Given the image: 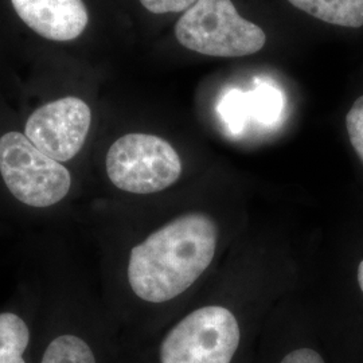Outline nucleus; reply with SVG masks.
Returning <instances> with one entry per match:
<instances>
[{
    "label": "nucleus",
    "instance_id": "1",
    "mask_svg": "<svg viewBox=\"0 0 363 363\" xmlns=\"http://www.w3.org/2000/svg\"><path fill=\"white\" fill-rule=\"evenodd\" d=\"M218 230L206 214L190 213L171 220L132 249L128 280L145 301L179 296L202 276L217 249Z\"/></svg>",
    "mask_w": 363,
    "mask_h": 363
},
{
    "label": "nucleus",
    "instance_id": "2",
    "mask_svg": "<svg viewBox=\"0 0 363 363\" xmlns=\"http://www.w3.org/2000/svg\"><path fill=\"white\" fill-rule=\"evenodd\" d=\"M175 37L186 49L210 57H245L267 43L264 30L242 18L232 0H198L175 25Z\"/></svg>",
    "mask_w": 363,
    "mask_h": 363
},
{
    "label": "nucleus",
    "instance_id": "3",
    "mask_svg": "<svg viewBox=\"0 0 363 363\" xmlns=\"http://www.w3.org/2000/svg\"><path fill=\"white\" fill-rule=\"evenodd\" d=\"M0 174L10 193L33 208L58 203L72 186L70 172L64 164L15 130L0 138Z\"/></svg>",
    "mask_w": 363,
    "mask_h": 363
},
{
    "label": "nucleus",
    "instance_id": "4",
    "mask_svg": "<svg viewBox=\"0 0 363 363\" xmlns=\"http://www.w3.org/2000/svg\"><path fill=\"white\" fill-rule=\"evenodd\" d=\"M106 172L117 189L132 194L159 193L179 179L182 160L162 138L128 133L111 145Z\"/></svg>",
    "mask_w": 363,
    "mask_h": 363
},
{
    "label": "nucleus",
    "instance_id": "5",
    "mask_svg": "<svg viewBox=\"0 0 363 363\" xmlns=\"http://www.w3.org/2000/svg\"><path fill=\"white\" fill-rule=\"evenodd\" d=\"M241 340L232 312L220 306L189 313L162 342L160 363H232Z\"/></svg>",
    "mask_w": 363,
    "mask_h": 363
},
{
    "label": "nucleus",
    "instance_id": "6",
    "mask_svg": "<svg viewBox=\"0 0 363 363\" xmlns=\"http://www.w3.org/2000/svg\"><path fill=\"white\" fill-rule=\"evenodd\" d=\"M91 108L78 97H64L38 108L27 120L25 135L39 151L67 162L81 151L91 128Z\"/></svg>",
    "mask_w": 363,
    "mask_h": 363
},
{
    "label": "nucleus",
    "instance_id": "7",
    "mask_svg": "<svg viewBox=\"0 0 363 363\" xmlns=\"http://www.w3.org/2000/svg\"><path fill=\"white\" fill-rule=\"evenodd\" d=\"M18 16L43 38L66 42L78 38L89 16L82 0H11Z\"/></svg>",
    "mask_w": 363,
    "mask_h": 363
},
{
    "label": "nucleus",
    "instance_id": "8",
    "mask_svg": "<svg viewBox=\"0 0 363 363\" xmlns=\"http://www.w3.org/2000/svg\"><path fill=\"white\" fill-rule=\"evenodd\" d=\"M298 10L335 26H363V0H288Z\"/></svg>",
    "mask_w": 363,
    "mask_h": 363
},
{
    "label": "nucleus",
    "instance_id": "9",
    "mask_svg": "<svg viewBox=\"0 0 363 363\" xmlns=\"http://www.w3.org/2000/svg\"><path fill=\"white\" fill-rule=\"evenodd\" d=\"M30 331L23 319L11 312L0 313V363H26L23 352Z\"/></svg>",
    "mask_w": 363,
    "mask_h": 363
},
{
    "label": "nucleus",
    "instance_id": "10",
    "mask_svg": "<svg viewBox=\"0 0 363 363\" xmlns=\"http://www.w3.org/2000/svg\"><path fill=\"white\" fill-rule=\"evenodd\" d=\"M40 363H96V358L81 337L61 335L48 346Z\"/></svg>",
    "mask_w": 363,
    "mask_h": 363
},
{
    "label": "nucleus",
    "instance_id": "11",
    "mask_svg": "<svg viewBox=\"0 0 363 363\" xmlns=\"http://www.w3.org/2000/svg\"><path fill=\"white\" fill-rule=\"evenodd\" d=\"M351 145L363 162V96L357 99L346 116Z\"/></svg>",
    "mask_w": 363,
    "mask_h": 363
},
{
    "label": "nucleus",
    "instance_id": "12",
    "mask_svg": "<svg viewBox=\"0 0 363 363\" xmlns=\"http://www.w3.org/2000/svg\"><path fill=\"white\" fill-rule=\"evenodd\" d=\"M196 1L198 0H140L144 7L152 13L187 11Z\"/></svg>",
    "mask_w": 363,
    "mask_h": 363
},
{
    "label": "nucleus",
    "instance_id": "13",
    "mask_svg": "<svg viewBox=\"0 0 363 363\" xmlns=\"http://www.w3.org/2000/svg\"><path fill=\"white\" fill-rule=\"evenodd\" d=\"M280 363H325V358L311 347H300L288 352Z\"/></svg>",
    "mask_w": 363,
    "mask_h": 363
},
{
    "label": "nucleus",
    "instance_id": "14",
    "mask_svg": "<svg viewBox=\"0 0 363 363\" xmlns=\"http://www.w3.org/2000/svg\"><path fill=\"white\" fill-rule=\"evenodd\" d=\"M358 284L361 286L363 292V259L362 262L359 264V267H358Z\"/></svg>",
    "mask_w": 363,
    "mask_h": 363
}]
</instances>
